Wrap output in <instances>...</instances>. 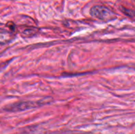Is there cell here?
Listing matches in <instances>:
<instances>
[{
	"label": "cell",
	"instance_id": "3957f363",
	"mask_svg": "<svg viewBox=\"0 0 135 134\" xmlns=\"http://www.w3.org/2000/svg\"><path fill=\"white\" fill-rule=\"evenodd\" d=\"M11 36L9 33L6 32H0V43H6L9 41Z\"/></svg>",
	"mask_w": 135,
	"mask_h": 134
},
{
	"label": "cell",
	"instance_id": "6da1fadb",
	"mask_svg": "<svg viewBox=\"0 0 135 134\" xmlns=\"http://www.w3.org/2000/svg\"><path fill=\"white\" fill-rule=\"evenodd\" d=\"M90 14L100 20L109 21L116 18V15L109 9L102 6H95L90 9Z\"/></svg>",
	"mask_w": 135,
	"mask_h": 134
},
{
	"label": "cell",
	"instance_id": "7a4b0ae2",
	"mask_svg": "<svg viewBox=\"0 0 135 134\" xmlns=\"http://www.w3.org/2000/svg\"><path fill=\"white\" fill-rule=\"evenodd\" d=\"M43 104H45V103H42V101L38 102H19L13 103L12 105H9L6 107H5V110L10 112H17V111H25L28 109H32L34 107H38L40 106H42Z\"/></svg>",
	"mask_w": 135,
	"mask_h": 134
}]
</instances>
